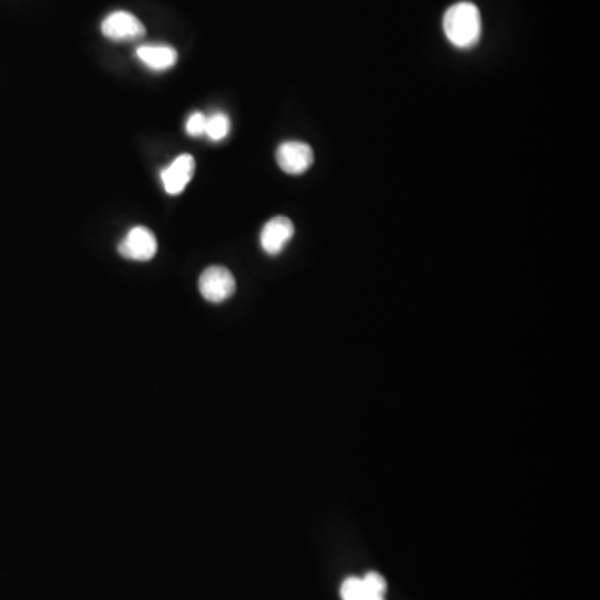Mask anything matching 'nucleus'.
Instances as JSON below:
<instances>
[{"label": "nucleus", "instance_id": "1", "mask_svg": "<svg viewBox=\"0 0 600 600\" xmlns=\"http://www.w3.org/2000/svg\"><path fill=\"white\" fill-rule=\"evenodd\" d=\"M444 34L457 49H470L482 35V17L472 2H457L445 10Z\"/></svg>", "mask_w": 600, "mask_h": 600}, {"label": "nucleus", "instance_id": "2", "mask_svg": "<svg viewBox=\"0 0 600 600\" xmlns=\"http://www.w3.org/2000/svg\"><path fill=\"white\" fill-rule=\"evenodd\" d=\"M200 295L210 304H222L235 292V279L229 269L222 265H212L200 274Z\"/></svg>", "mask_w": 600, "mask_h": 600}, {"label": "nucleus", "instance_id": "3", "mask_svg": "<svg viewBox=\"0 0 600 600\" xmlns=\"http://www.w3.org/2000/svg\"><path fill=\"white\" fill-rule=\"evenodd\" d=\"M157 239L154 232L137 225L134 229H130L125 235L122 242L119 244V254L124 259L137 260V262H147L152 260L157 254Z\"/></svg>", "mask_w": 600, "mask_h": 600}, {"label": "nucleus", "instance_id": "4", "mask_svg": "<svg viewBox=\"0 0 600 600\" xmlns=\"http://www.w3.org/2000/svg\"><path fill=\"white\" fill-rule=\"evenodd\" d=\"M275 159L285 174L299 175L304 174L305 170H309L310 165L314 164V152L309 144L292 140L280 145Z\"/></svg>", "mask_w": 600, "mask_h": 600}, {"label": "nucleus", "instance_id": "5", "mask_svg": "<svg viewBox=\"0 0 600 600\" xmlns=\"http://www.w3.org/2000/svg\"><path fill=\"white\" fill-rule=\"evenodd\" d=\"M102 34L115 42L135 40L144 37L145 27L135 15L124 12V10H117L105 17L102 22Z\"/></svg>", "mask_w": 600, "mask_h": 600}, {"label": "nucleus", "instance_id": "6", "mask_svg": "<svg viewBox=\"0 0 600 600\" xmlns=\"http://www.w3.org/2000/svg\"><path fill=\"white\" fill-rule=\"evenodd\" d=\"M294 232L292 220L279 215L264 225V229L260 232V245L265 254H280L285 249V245L289 244L290 239L294 237Z\"/></svg>", "mask_w": 600, "mask_h": 600}, {"label": "nucleus", "instance_id": "7", "mask_svg": "<svg viewBox=\"0 0 600 600\" xmlns=\"http://www.w3.org/2000/svg\"><path fill=\"white\" fill-rule=\"evenodd\" d=\"M195 160L192 155L182 154L162 170V184L169 195H179L194 177Z\"/></svg>", "mask_w": 600, "mask_h": 600}, {"label": "nucleus", "instance_id": "8", "mask_svg": "<svg viewBox=\"0 0 600 600\" xmlns=\"http://www.w3.org/2000/svg\"><path fill=\"white\" fill-rule=\"evenodd\" d=\"M135 55L142 64L147 65L155 72L172 69L179 60L177 50L172 49L169 45H142L137 49Z\"/></svg>", "mask_w": 600, "mask_h": 600}, {"label": "nucleus", "instance_id": "9", "mask_svg": "<svg viewBox=\"0 0 600 600\" xmlns=\"http://www.w3.org/2000/svg\"><path fill=\"white\" fill-rule=\"evenodd\" d=\"M342 600H385L384 595H379L365 585L360 577H347L340 585Z\"/></svg>", "mask_w": 600, "mask_h": 600}, {"label": "nucleus", "instance_id": "10", "mask_svg": "<svg viewBox=\"0 0 600 600\" xmlns=\"http://www.w3.org/2000/svg\"><path fill=\"white\" fill-rule=\"evenodd\" d=\"M230 132V119L224 112H215L214 115L207 117L205 125V135L214 142L224 140Z\"/></svg>", "mask_w": 600, "mask_h": 600}, {"label": "nucleus", "instance_id": "11", "mask_svg": "<svg viewBox=\"0 0 600 600\" xmlns=\"http://www.w3.org/2000/svg\"><path fill=\"white\" fill-rule=\"evenodd\" d=\"M205 125H207V115L202 114V112H194L187 119L185 130L192 137H200V135H205Z\"/></svg>", "mask_w": 600, "mask_h": 600}, {"label": "nucleus", "instance_id": "12", "mask_svg": "<svg viewBox=\"0 0 600 600\" xmlns=\"http://www.w3.org/2000/svg\"><path fill=\"white\" fill-rule=\"evenodd\" d=\"M365 585L369 587V589L374 590L379 595H385L387 592V582H385L384 577L382 575L377 574V572H367V574L362 577Z\"/></svg>", "mask_w": 600, "mask_h": 600}]
</instances>
